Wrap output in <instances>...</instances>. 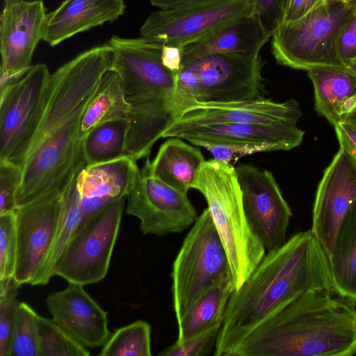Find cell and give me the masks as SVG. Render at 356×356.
I'll list each match as a JSON object with an SVG mask.
<instances>
[{
  "mask_svg": "<svg viewBox=\"0 0 356 356\" xmlns=\"http://www.w3.org/2000/svg\"><path fill=\"white\" fill-rule=\"evenodd\" d=\"M325 289H333L327 254L311 229L293 235L266 252L232 293L214 355L231 356L242 340L278 309L307 291Z\"/></svg>",
  "mask_w": 356,
  "mask_h": 356,
  "instance_id": "1",
  "label": "cell"
},
{
  "mask_svg": "<svg viewBox=\"0 0 356 356\" xmlns=\"http://www.w3.org/2000/svg\"><path fill=\"white\" fill-rule=\"evenodd\" d=\"M355 305L333 289L307 291L255 327L231 356H352Z\"/></svg>",
  "mask_w": 356,
  "mask_h": 356,
  "instance_id": "2",
  "label": "cell"
},
{
  "mask_svg": "<svg viewBox=\"0 0 356 356\" xmlns=\"http://www.w3.org/2000/svg\"><path fill=\"white\" fill-rule=\"evenodd\" d=\"M111 70L122 81L130 106L127 154L136 161L148 156L154 143L179 117L175 104L176 76L161 61L162 44L143 38L112 36Z\"/></svg>",
  "mask_w": 356,
  "mask_h": 356,
  "instance_id": "3",
  "label": "cell"
},
{
  "mask_svg": "<svg viewBox=\"0 0 356 356\" xmlns=\"http://www.w3.org/2000/svg\"><path fill=\"white\" fill-rule=\"evenodd\" d=\"M193 188L206 200L227 255L235 290L238 289L266 250L247 219L235 167L214 159L204 161Z\"/></svg>",
  "mask_w": 356,
  "mask_h": 356,
  "instance_id": "4",
  "label": "cell"
},
{
  "mask_svg": "<svg viewBox=\"0 0 356 356\" xmlns=\"http://www.w3.org/2000/svg\"><path fill=\"white\" fill-rule=\"evenodd\" d=\"M353 5L337 3L317 7L301 18L284 22L271 36L276 61L296 70L348 67L338 54V40L350 19Z\"/></svg>",
  "mask_w": 356,
  "mask_h": 356,
  "instance_id": "5",
  "label": "cell"
},
{
  "mask_svg": "<svg viewBox=\"0 0 356 356\" xmlns=\"http://www.w3.org/2000/svg\"><path fill=\"white\" fill-rule=\"evenodd\" d=\"M229 274L226 251L206 208L192 225L172 264L171 291L177 322L209 287Z\"/></svg>",
  "mask_w": 356,
  "mask_h": 356,
  "instance_id": "6",
  "label": "cell"
},
{
  "mask_svg": "<svg viewBox=\"0 0 356 356\" xmlns=\"http://www.w3.org/2000/svg\"><path fill=\"white\" fill-rule=\"evenodd\" d=\"M252 7V0H211L160 9L146 19L140 37L184 48L251 14Z\"/></svg>",
  "mask_w": 356,
  "mask_h": 356,
  "instance_id": "7",
  "label": "cell"
},
{
  "mask_svg": "<svg viewBox=\"0 0 356 356\" xmlns=\"http://www.w3.org/2000/svg\"><path fill=\"white\" fill-rule=\"evenodd\" d=\"M126 199L112 202L80 226L58 263L56 275L83 286L105 277Z\"/></svg>",
  "mask_w": 356,
  "mask_h": 356,
  "instance_id": "8",
  "label": "cell"
},
{
  "mask_svg": "<svg viewBox=\"0 0 356 356\" xmlns=\"http://www.w3.org/2000/svg\"><path fill=\"white\" fill-rule=\"evenodd\" d=\"M68 179L14 211L17 243L14 278L19 286H33L44 266L55 239Z\"/></svg>",
  "mask_w": 356,
  "mask_h": 356,
  "instance_id": "9",
  "label": "cell"
},
{
  "mask_svg": "<svg viewBox=\"0 0 356 356\" xmlns=\"http://www.w3.org/2000/svg\"><path fill=\"white\" fill-rule=\"evenodd\" d=\"M184 65L196 76L197 104L226 103L262 97V60L259 54H213Z\"/></svg>",
  "mask_w": 356,
  "mask_h": 356,
  "instance_id": "10",
  "label": "cell"
},
{
  "mask_svg": "<svg viewBox=\"0 0 356 356\" xmlns=\"http://www.w3.org/2000/svg\"><path fill=\"white\" fill-rule=\"evenodd\" d=\"M51 74L44 64L32 65L21 79L0 94V160L20 166Z\"/></svg>",
  "mask_w": 356,
  "mask_h": 356,
  "instance_id": "11",
  "label": "cell"
},
{
  "mask_svg": "<svg viewBox=\"0 0 356 356\" xmlns=\"http://www.w3.org/2000/svg\"><path fill=\"white\" fill-rule=\"evenodd\" d=\"M127 198V213L140 220L143 234L163 236L179 233L197 218L187 194L154 177L146 163Z\"/></svg>",
  "mask_w": 356,
  "mask_h": 356,
  "instance_id": "12",
  "label": "cell"
},
{
  "mask_svg": "<svg viewBox=\"0 0 356 356\" xmlns=\"http://www.w3.org/2000/svg\"><path fill=\"white\" fill-rule=\"evenodd\" d=\"M247 219L266 252L281 246L292 216L273 174L247 163L235 167Z\"/></svg>",
  "mask_w": 356,
  "mask_h": 356,
  "instance_id": "13",
  "label": "cell"
},
{
  "mask_svg": "<svg viewBox=\"0 0 356 356\" xmlns=\"http://www.w3.org/2000/svg\"><path fill=\"white\" fill-rule=\"evenodd\" d=\"M356 208V161L339 147L318 184L310 229L331 255L341 227Z\"/></svg>",
  "mask_w": 356,
  "mask_h": 356,
  "instance_id": "14",
  "label": "cell"
},
{
  "mask_svg": "<svg viewBox=\"0 0 356 356\" xmlns=\"http://www.w3.org/2000/svg\"><path fill=\"white\" fill-rule=\"evenodd\" d=\"M302 115L293 99L283 102L261 97L252 100L226 103H202L185 109L180 117L163 133L217 124H296Z\"/></svg>",
  "mask_w": 356,
  "mask_h": 356,
  "instance_id": "15",
  "label": "cell"
},
{
  "mask_svg": "<svg viewBox=\"0 0 356 356\" xmlns=\"http://www.w3.org/2000/svg\"><path fill=\"white\" fill-rule=\"evenodd\" d=\"M47 13L42 0L5 5L1 15L0 72L28 71L36 46L43 40Z\"/></svg>",
  "mask_w": 356,
  "mask_h": 356,
  "instance_id": "16",
  "label": "cell"
},
{
  "mask_svg": "<svg viewBox=\"0 0 356 356\" xmlns=\"http://www.w3.org/2000/svg\"><path fill=\"white\" fill-rule=\"evenodd\" d=\"M65 289L46 298L53 320L87 348L103 346L111 336L107 312L85 291L83 285L68 282Z\"/></svg>",
  "mask_w": 356,
  "mask_h": 356,
  "instance_id": "17",
  "label": "cell"
},
{
  "mask_svg": "<svg viewBox=\"0 0 356 356\" xmlns=\"http://www.w3.org/2000/svg\"><path fill=\"white\" fill-rule=\"evenodd\" d=\"M305 132L296 124H217L181 129L167 138L177 137L204 147L213 144L268 145L276 151L299 146Z\"/></svg>",
  "mask_w": 356,
  "mask_h": 356,
  "instance_id": "18",
  "label": "cell"
},
{
  "mask_svg": "<svg viewBox=\"0 0 356 356\" xmlns=\"http://www.w3.org/2000/svg\"><path fill=\"white\" fill-rule=\"evenodd\" d=\"M140 177L136 161L129 156L84 165L78 177L83 223L112 202L127 197Z\"/></svg>",
  "mask_w": 356,
  "mask_h": 356,
  "instance_id": "19",
  "label": "cell"
},
{
  "mask_svg": "<svg viewBox=\"0 0 356 356\" xmlns=\"http://www.w3.org/2000/svg\"><path fill=\"white\" fill-rule=\"evenodd\" d=\"M124 10V0H64L47 13L43 40L56 46L78 33L115 22Z\"/></svg>",
  "mask_w": 356,
  "mask_h": 356,
  "instance_id": "20",
  "label": "cell"
},
{
  "mask_svg": "<svg viewBox=\"0 0 356 356\" xmlns=\"http://www.w3.org/2000/svg\"><path fill=\"white\" fill-rule=\"evenodd\" d=\"M271 36L252 13L240 17L204 40L183 49L182 65L213 54L259 55Z\"/></svg>",
  "mask_w": 356,
  "mask_h": 356,
  "instance_id": "21",
  "label": "cell"
},
{
  "mask_svg": "<svg viewBox=\"0 0 356 356\" xmlns=\"http://www.w3.org/2000/svg\"><path fill=\"white\" fill-rule=\"evenodd\" d=\"M307 72L314 86L316 110L334 127L356 107V74L348 67Z\"/></svg>",
  "mask_w": 356,
  "mask_h": 356,
  "instance_id": "22",
  "label": "cell"
},
{
  "mask_svg": "<svg viewBox=\"0 0 356 356\" xmlns=\"http://www.w3.org/2000/svg\"><path fill=\"white\" fill-rule=\"evenodd\" d=\"M204 162L200 149L171 137L163 143L152 161L145 163L150 173L165 184L187 194L193 188L199 170Z\"/></svg>",
  "mask_w": 356,
  "mask_h": 356,
  "instance_id": "23",
  "label": "cell"
},
{
  "mask_svg": "<svg viewBox=\"0 0 356 356\" xmlns=\"http://www.w3.org/2000/svg\"><path fill=\"white\" fill-rule=\"evenodd\" d=\"M86 165L84 160L82 161L65 184L55 239L44 266L33 286L45 285L56 275V268L63 254L83 223V213L78 187V177L81 168Z\"/></svg>",
  "mask_w": 356,
  "mask_h": 356,
  "instance_id": "24",
  "label": "cell"
},
{
  "mask_svg": "<svg viewBox=\"0 0 356 356\" xmlns=\"http://www.w3.org/2000/svg\"><path fill=\"white\" fill-rule=\"evenodd\" d=\"M235 290L231 274L209 287L177 322V342L222 324L229 299Z\"/></svg>",
  "mask_w": 356,
  "mask_h": 356,
  "instance_id": "25",
  "label": "cell"
},
{
  "mask_svg": "<svg viewBox=\"0 0 356 356\" xmlns=\"http://www.w3.org/2000/svg\"><path fill=\"white\" fill-rule=\"evenodd\" d=\"M129 111L121 78L117 72L109 70L81 115L79 140L82 141L88 132L102 123L127 118Z\"/></svg>",
  "mask_w": 356,
  "mask_h": 356,
  "instance_id": "26",
  "label": "cell"
},
{
  "mask_svg": "<svg viewBox=\"0 0 356 356\" xmlns=\"http://www.w3.org/2000/svg\"><path fill=\"white\" fill-rule=\"evenodd\" d=\"M329 263L334 291L356 303V208L341 227Z\"/></svg>",
  "mask_w": 356,
  "mask_h": 356,
  "instance_id": "27",
  "label": "cell"
},
{
  "mask_svg": "<svg viewBox=\"0 0 356 356\" xmlns=\"http://www.w3.org/2000/svg\"><path fill=\"white\" fill-rule=\"evenodd\" d=\"M130 128L127 118L102 123L83 138L81 151L86 165L118 159L127 154L126 145Z\"/></svg>",
  "mask_w": 356,
  "mask_h": 356,
  "instance_id": "28",
  "label": "cell"
},
{
  "mask_svg": "<svg viewBox=\"0 0 356 356\" xmlns=\"http://www.w3.org/2000/svg\"><path fill=\"white\" fill-rule=\"evenodd\" d=\"M99 355H152L150 325L138 320L117 329L104 344Z\"/></svg>",
  "mask_w": 356,
  "mask_h": 356,
  "instance_id": "29",
  "label": "cell"
},
{
  "mask_svg": "<svg viewBox=\"0 0 356 356\" xmlns=\"http://www.w3.org/2000/svg\"><path fill=\"white\" fill-rule=\"evenodd\" d=\"M40 356H88V348L79 343L53 318L37 316Z\"/></svg>",
  "mask_w": 356,
  "mask_h": 356,
  "instance_id": "30",
  "label": "cell"
},
{
  "mask_svg": "<svg viewBox=\"0 0 356 356\" xmlns=\"http://www.w3.org/2000/svg\"><path fill=\"white\" fill-rule=\"evenodd\" d=\"M38 314L27 303L19 302L8 356H40Z\"/></svg>",
  "mask_w": 356,
  "mask_h": 356,
  "instance_id": "31",
  "label": "cell"
},
{
  "mask_svg": "<svg viewBox=\"0 0 356 356\" xmlns=\"http://www.w3.org/2000/svg\"><path fill=\"white\" fill-rule=\"evenodd\" d=\"M19 286L14 277L0 280V356L9 355Z\"/></svg>",
  "mask_w": 356,
  "mask_h": 356,
  "instance_id": "32",
  "label": "cell"
},
{
  "mask_svg": "<svg viewBox=\"0 0 356 356\" xmlns=\"http://www.w3.org/2000/svg\"><path fill=\"white\" fill-rule=\"evenodd\" d=\"M17 252L15 213L0 214V280L14 277Z\"/></svg>",
  "mask_w": 356,
  "mask_h": 356,
  "instance_id": "33",
  "label": "cell"
},
{
  "mask_svg": "<svg viewBox=\"0 0 356 356\" xmlns=\"http://www.w3.org/2000/svg\"><path fill=\"white\" fill-rule=\"evenodd\" d=\"M222 324L216 325L181 342L175 341L159 353L161 356H206L215 351Z\"/></svg>",
  "mask_w": 356,
  "mask_h": 356,
  "instance_id": "34",
  "label": "cell"
},
{
  "mask_svg": "<svg viewBox=\"0 0 356 356\" xmlns=\"http://www.w3.org/2000/svg\"><path fill=\"white\" fill-rule=\"evenodd\" d=\"M22 168L7 160H0V214L14 212L17 195L22 181Z\"/></svg>",
  "mask_w": 356,
  "mask_h": 356,
  "instance_id": "35",
  "label": "cell"
},
{
  "mask_svg": "<svg viewBox=\"0 0 356 356\" xmlns=\"http://www.w3.org/2000/svg\"><path fill=\"white\" fill-rule=\"evenodd\" d=\"M286 0H252V14L272 36L284 22Z\"/></svg>",
  "mask_w": 356,
  "mask_h": 356,
  "instance_id": "36",
  "label": "cell"
},
{
  "mask_svg": "<svg viewBox=\"0 0 356 356\" xmlns=\"http://www.w3.org/2000/svg\"><path fill=\"white\" fill-rule=\"evenodd\" d=\"M214 159L234 164L242 156L259 152L276 151L273 146L254 144H213L204 147Z\"/></svg>",
  "mask_w": 356,
  "mask_h": 356,
  "instance_id": "37",
  "label": "cell"
},
{
  "mask_svg": "<svg viewBox=\"0 0 356 356\" xmlns=\"http://www.w3.org/2000/svg\"><path fill=\"white\" fill-rule=\"evenodd\" d=\"M350 3L352 15L341 30L337 47L339 57L346 67L356 60V0Z\"/></svg>",
  "mask_w": 356,
  "mask_h": 356,
  "instance_id": "38",
  "label": "cell"
},
{
  "mask_svg": "<svg viewBox=\"0 0 356 356\" xmlns=\"http://www.w3.org/2000/svg\"><path fill=\"white\" fill-rule=\"evenodd\" d=\"M321 1L322 0H286L283 23L301 18L321 6Z\"/></svg>",
  "mask_w": 356,
  "mask_h": 356,
  "instance_id": "39",
  "label": "cell"
},
{
  "mask_svg": "<svg viewBox=\"0 0 356 356\" xmlns=\"http://www.w3.org/2000/svg\"><path fill=\"white\" fill-rule=\"evenodd\" d=\"M334 129L340 147L356 161V128L341 122Z\"/></svg>",
  "mask_w": 356,
  "mask_h": 356,
  "instance_id": "40",
  "label": "cell"
},
{
  "mask_svg": "<svg viewBox=\"0 0 356 356\" xmlns=\"http://www.w3.org/2000/svg\"><path fill=\"white\" fill-rule=\"evenodd\" d=\"M183 49L175 44H163L162 46V63L172 72L178 73L181 69Z\"/></svg>",
  "mask_w": 356,
  "mask_h": 356,
  "instance_id": "41",
  "label": "cell"
},
{
  "mask_svg": "<svg viewBox=\"0 0 356 356\" xmlns=\"http://www.w3.org/2000/svg\"><path fill=\"white\" fill-rule=\"evenodd\" d=\"M150 3L160 9H168L195 3L211 0H149Z\"/></svg>",
  "mask_w": 356,
  "mask_h": 356,
  "instance_id": "42",
  "label": "cell"
},
{
  "mask_svg": "<svg viewBox=\"0 0 356 356\" xmlns=\"http://www.w3.org/2000/svg\"><path fill=\"white\" fill-rule=\"evenodd\" d=\"M348 123L356 128V107L348 114H347L341 120Z\"/></svg>",
  "mask_w": 356,
  "mask_h": 356,
  "instance_id": "43",
  "label": "cell"
},
{
  "mask_svg": "<svg viewBox=\"0 0 356 356\" xmlns=\"http://www.w3.org/2000/svg\"><path fill=\"white\" fill-rule=\"evenodd\" d=\"M346 3V0H322L321 1V6L323 5H328V4H333V3Z\"/></svg>",
  "mask_w": 356,
  "mask_h": 356,
  "instance_id": "44",
  "label": "cell"
},
{
  "mask_svg": "<svg viewBox=\"0 0 356 356\" xmlns=\"http://www.w3.org/2000/svg\"><path fill=\"white\" fill-rule=\"evenodd\" d=\"M348 67L355 74H356V60H355L354 61H353L348 66Z\"/></svg>",
  "mask_w": 356,
  "mask_h": 356,
  "instance_id": "45",
  "label": "cell"
},
{
  "mask_svg": "<svg viewBox=\"0 0 356 356\" xmlns=\"http://www.w3.org/2000/svg\"><path fill=\"white\" fill-rule=\"evenodd\" d=\"M23 1V0H5V5L13 3H16V2H19V1Z\"/></svg>",
  "mask_w": 356,
  "mask_h": 356,
  "instance_id": "46",
  "label": "cell"
},
{
  "mask_svg": "<svg viewBox=\"0 0 356 356\" xmlns=\"http://www.w3.org/2000/svg\"><path fill=\"white\" fill-rule=\"evenodd\" d=\"M355 0H346V3H350L353 1H355Z\"/></svg>",
  "mask_w": 356,
  "mask_h": 356,
  "instance_id": "47",
  "label": "cell"
}]
</instances>
